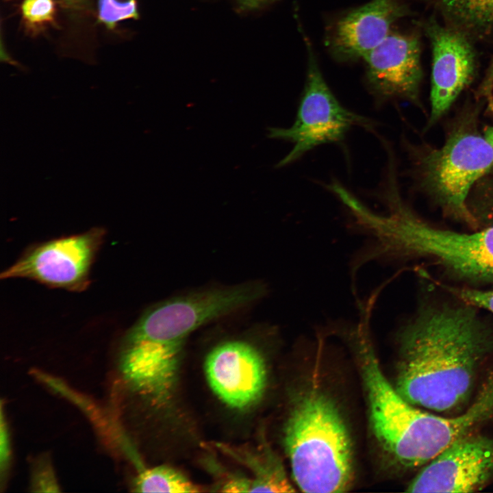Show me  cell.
Listing matches in <instances>:
<instances>
[{
	"instance_id": "cell-1",
	"label": "cell",
	"mask_w": 493,
	"mask_h": 493,
	"mask_svg": "<svg viewBox=\"0 0 493 493\" xmlns=\"http://www.w3.org/2000/svg\"><path fill=\"white\" fill-rule=\"evenodd\" d=\"M466 305L423 307L399 332L394 387L409 403L450 412L468 399L492 339Z\"/></svg>"
},
{
	"instance_id": "cell-2",
	"label": "cell",
	"mask_w": 493,
	"mask_h": 493,
	"mask_svg": "<svg viewBox=\"0 0 493 493\" xmlns=\"http://www.w3.org/2000/svg\"><path fill=\"white\" fill-rule=\"evenodd\" d=\"M386 208L377 214L372 235L382 259L427 257L466 281L493 283V225L471 233L436 228L414 214L392 187L381 197Z\"/></svg>"
},
{
	"instance_id": "cell-3",
	"label": "cell",
	"mask_w": 493,
	"mask_h": 493,
	"mask_svg": "<svg viewBox=\"0 0 493 493\" xmlns=\"http://www.w3.org/2000/svg\"><path fill=\"white\" fill-rule=\"evenodd\" d=\"M293 478L305 492H345L353 478L349 432L334 402L311 386L296 401L285 427Z\"/></svg>"
},
{
	"instance_id": "cell-4",
	"label": "cell",
	"mask_w": 493,
	"mask_h": 493,
	"mask_svg": "<svg viewBox=\"0 0 493 493\" xmlns=\"http://www.w3.org/2000/svg\"><path fill=\"white\" fill-rule=\"evenodd\" d=\"M266 290L262 283L250 282L170 299L145 312L123 339L150 370L175 377L192 332L259 300Z\"/></svg>"
},
{
	"instance_id": "cell-5",
	"label": "cell",
	"mask_w": 493,
	"mask_h": 493,
	"mask_svg": "<svg viewBox=\"0 0 493 493\" xmlns=\"http://www.w3.org/2000/svg\"><path fill=\"white\" fill-rule=\"evenodd\" d=\"M415 158L420 186L444 213L478 229L468 206L469 195L493 168V147L472 121L455 127L440 149Z\"/></svg>"
},
{
	"instance_id": "cell-6",
	"label": "cell",
	"mask_w": 493,
	"mask_h": 493,
	"mask_svg": "<svg viewBox=\"0 0 493 493\" xmlns=\"http://www.w3.org/2000/svg\"><path fill=\"white\" fill-rule=\"evenodd\" d=\"M306 81L294 123L288 128H270L269 136L293 144L292 150L278 164L292 163L315 147L342 142L355 126L372 129L373 122L355 113L337 99L326 83L312 51L308 48Z\"/></svg>"
},
{
	"instance_id": "cell-7",
	"label": "cell",
	"mask_w": 493,
	"mask_h": 493,
	"mask_svg": "<svg viewBox=\"0 0 493 493\" xmlns=\"http://www.w3.org/2000/svg\"><path fill=\"white\" fill-rule=\"evenodd\" d=\"M104 236L105 230L97 227L34 245L0 278H25L50 287L83 291L90 283V267Z\"/></svg>"
},
{
	"instance_id": "cell-8",
	"label": "cell",
	"mask_w": 493,
	"mask_h": 493,
	"mask_svg": "<svg viewBox=\"0 0 493 493\" xmlns=\"http://www.w3.org/2000/svg\"><path fill=\"white\" fill-rule=\"evenodd\" d=\"M493 475V440L464 435L433 458L408 486L410 492H470Z\"/></svg>"
},
{
	"instance_id": "cell-9",
	"label": "cell",
	"mask_w": 493,
	"mask_h": 493,
	"mask_svg": "<svg viewBox=\"0 0 493 493\" xmlns=\"http://www.w3.org/2000/svg\"><path fill=\"white\" fill-rule=\"evenodd\" d=\"M431 45V114L428 126L437 122L471 82L477 69L476 51L467 34L431 18L425 25Z\"/></svg>"
},
{
	"instance_id": "cell-10",
	"label": "cell",
	"mask_w": 493,
	"mask_h": 493,
	"mask_svg": "<svg viewBox=\"0 0 493 493\" xmlns=\"http://www.w3.org/2000/svg\"><path fill=\"white\" fill-rule=\"evenodd\" d=\"M363 59L366 81L378 105L395 99L420 105L422 71L420 39L416 33L392 31Z\"/></svg>"
},
{
	"instance_id": "cell-11",
	"label": "cell",
	"mask_w": 493,
	"mask_h": 493,
	"mask_svg": "<svg viewBox=\"0 0 493 493\" xmlns=\"http://www.w3.org/2000/svg\"><path fill=\"white\" fill-rule=\"evenodd\" d=\"M205 372L218 399L237 409L248 407L259 400L266 383L262 355L253 345L240 340L215 346L205 359Z\"/></svg>"
},
{
	"instance_id": "cell-12",
	"label": "cell",
	"mask_w": 493,
	"mask_h": 493,
	"mask_svg": "<svg viewBox=\"0 0 493 493\" xmlns=\"http://www.w3.org/2000/svg\"><path fill=\"white\" fill-rule=\"evenodd\" d=\"M407 13L401 0H371L339 18L330 28L327 44L340 60L364 58Z\"/></svg>"
},
{
	"instance_id": "cell-13",
	"label": "cell",
	"mask_w": 493,
	"mask_h": 493,
	"mask_svg": "<svg viewBox=\"0 0 493 493\" xmlns=\"http://www.w3.org/2000/svg\"><path fill=\"white\" fill-rule=\"evenodd\" d=\"M444 24L471 39L493 41V0H430Z\"/></svg>"
},
{
	"instance_id": "cell-14",
	"label": "cell",
	"mask_w": 493,
	"mask_h": 493,
	"mask_svg": "<svg viewBox=\"0 0 493 493\" xmlns=\"http://www.w3.org/2000/svg\"><path fill=\"white\" fill-rule=\"evenodd\" d=\"M134 491L138 492L192 493L198 487L181 472L167 466L143 468L134 480Z\"/></svg>"
},
{
	"instance_id": "cell-15",
	"label": "cell",
	"mask_w": 493,
	"mask_h": 493,
	"mask_svg": "<svg viewBox=\"0 0 493 493\" xmlns=\"http://www.w3.org/2000/svg\"><path fill=\"white\" fill-rule=\"evenodd\" d=\"M137 16L136 0H99V19L109 28Z\"/></svg>"
},
{
	"instance_id": "cell-16",
	"label": "cell",
	"mask_w": 493,
	"mask_h": 493,
	"mask_svg": "<svg viewBox=\"0 0 493 493\" xmlns=\"http://www.w3.org/2000/svg\"><path fill=\"white\" fill-rule=\"evenodd\" d=\"M30 488L34 492H60L55 472L47 457L39 458L34 465Z\"/></svg>"
},
{
	"instance_id": "cell-17",
	"label": "cell",
	"mask_w": 493,
	"mask_h": 493,
	"mask_svg": "<svg viewBox=\"0 0 493 493\" xmlns=\"http://www.w3.org/2000/svg\"><path fill=\"white\" fill-rule=\"evenodd\" d=\"M21 10L27 22L38 24L53 20L55 5L53 0H23Z\"/></svg>"
},
{
	"instance_id": "cell-18",
	"label": "cell",
	"mask_w": 493,
	"mask_h": 493,
	"mask_svg": "<svg viewBox=\"0 0 493 493\" xmlns=\"http://www.w3.org/2000/svg\"><path fill=\"white\" fill-rule=\"evenodd\" d=\"M465 304L483 308L493 314V291H484L468 288L446 287Z\"/></svg>"
},
{
	"instance_id": "cell-19",
	"label": "cell",
	"mask_w": 493,
	"mask_h": 493,
	"mask_svg": "<svg viewBox=\"0 0 493 493\" xmlns=\"http://www.w3.org/2000/svg\"><path fill=\"white\" fill-rule=\"evenodd\" d=\"M11 451L10 435L1 403L0 420V472L1 483L5 480L9 470L11 462Z\"/></svg>"
},
{
	"instance_id": "cell-20",
	"label": "cell",
	"mask_w": 493,
	"mask_h": 493,
	"mask_svg": "<svg viewBox=\"0 0 493 493\" xmlns=\"http://www.w3.org/2000/svg\"><path fill=\"white\" fill-rule=\"evenodd\" d=\"M483 136L493 147V127H487L484 130Z\"/></svg>"
},
{
	"instance_id": "cell-21",
	"label": "cell",
	"mask_w": 493,
	"mask_h": 493,
	"mask_svg": "<svg viewBox=\"0 0 493 493\" xmlns=\"http://www.w3.org/2000/svg\"><path fill=\"white\" fill-rule=\"evenodd\" d=\"M64 4L71 8H78L81 6L85 0H61Z\"/></svg>"
},
{
	"instance_id": "cell-22",
	"label": "cell",
	"mask_w": 493,
	"mask_h": 493,
	"mask_svg": "<svg viewBox=\"0 0 493 493\" xmlns=\"http://www.w3.org/2000/svg\"><path fill=\"white\" fill-rule=\"evenodd\" d=\"M241 3L250 6L258 5L261 3L273 0H239Z\"/></svg>"
},
{
	"instance_id": "cell-23",
	"label": "cell",
	"mask_w": 493,
	"mask_h": 493,
	"mask_svg": "<svg viewBox=\"0 0 493 493\" xmlns=\"http://www.w3.org/2000/svg\"><path fill=\"white\" fill-rule=\"evenodd\" d=\"M485 86L491 87L493 86V68L488 74L485 81H483Z\"/></svg>"
}]
</instances>
